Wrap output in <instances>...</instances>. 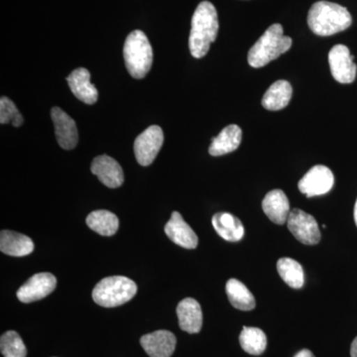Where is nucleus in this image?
Here are the masks:
<instances>
[{"instance_id": "4be33fe9", "label": "nucleus", "mask_w": 357, "mask_h": 357, "mask_svg": "<svg viewBox=\"0 0 357 357\" xmlns=\"http://www.w3.org/2000/svg\"><path fill=\"white\" fill-rule=\"evenodd\" d=\"M227 297L230 304L236 309L241 311H251L256 306V301L253 294L248 290V287L237 279H229L227 286Z\"/></svg>"}, {"instance_id": "f03ea898", "label": "nucleus", "mask_w": 357, "mask_h": 357, "mask_svg": "<svg viewBox=\"0 0 357 357\" xmlns=\"http://www.w3.org/2000/svg\"><path fill=\"white\" fill-rule=\"evenodd\" d=\"M351 23L349 11L345 7L333 2H316L307 14V25L319 36H332L344 31Z\"/></svg>"}, {"instance_id": "f257e3e1", "label": "nucleus", "mask_w": 357, "mask_h": 357, "mask_svg": "<svg viewBox=\"0 0 357 357\" xmlns=\"http://www.w3.org/2000/svg\"><path fill=\"white\" fill-rule=\"evenodd\" d=\"M218 28L215 7L208 1L201 2L192 18L189 47L192 57L201 59L208 54L211 43L217 39Z\"/></svg>"}, {"instance_id": "7ed1b4c3", "label": "nucleus", "mask_w": 357, "mask_h": 357, "mask_svg": "<svg viewBox=\"0 0 357 357\" xmlns=\"http://www.w3.org/2000/svg\"><path fill=\"white\" fill-rule=\"evenodd\" d=\"M292 43V39L284 35L283 26L271 25L249 50L248 64L255 69L264 67L290 50Z\"/></svg>"}, {"instance_id": "4468645a", "label": "nucleus", "mask_w": 357, "mask_h": 357, "mask_svg": "<svg viewBox=\"0 0 357 357\" xmlns=\"http://www.w3.org/2000/svg\"><path fill=\"white\" fill-rule=\"evenodd\" d=\"M165 234L170 241L181 248L195 249L198 246V236L178 211H174L170 220L167 222Z\"/></svg>"}, {"instance_id": "b1692460", "label": "nucleus", "mask_w": 357, "mask_h": 357, "mask_svg": "<svg viewBox=\"0 0 357 357\" xmlns=\"http://www.w3.org/2000/svg\"><path fill=\"white\" fill-rule=\"evenodd\" d=\"M277 270L282 280L294 289H300L304 286L305 274L302 265L292 258H281L277 262Z\"/></svg>"}, {"instance_id": "1a4fd4ad", "label": "nucleus", "mask_w": 357, "mask_h": 357, "mask_svg": "<svg viewBox=\"0 0 357 357\" xmlns=\"http://www.w3.org/2000/svg\"><path fill=\"white\" fill-rule=\"evenodd\" d=\"M335 177L331 169L324 165L312 167L298 183V188L307 198L321 196L333 189Z\"/></svg>"}, {"instance_id": "20e7f679", "label": "nucleus", "mask_w": 357, "mask_h": 357, "mask_svg": "<svg viewBox=\"0 0 357 357\" xmlns=\"http://www.w3.org/2000/svg\"><path fill=\"white\" fill-rule=\"evenodd\" d=\"M126 69L134 79H143L152 67L153 50L146 35L141 30H134L128 35L123 47Z\"/></svg>"}, {"instance_id": "9d476101", "label": "nucleus", "mask_w": 357, "mask_h": 357, "mask_svg": "<svg viewBox=\"0 0 357 357\" xmlns=\"http://www.w3.org/2000/svg\"><path fill=\"white\" fill-rule=\"evenodd\" d=\"M56 286H57V279L53 274L44 272V273L33 275L31 278L28 279L18 289V300L25 304L36 302L53 292Z\"/></svg>"}, {"instance_id": "aec40b11", "label": "nucleus", "mask_w": 357, "mask_h": 357, "mask_svg": "<svg viewBox=\"0 0 357 357\" xmlns=\"http://www.w3.org/2000/svg\"><path fill=\"white\" fill-rule=\"evenodd\" d=\"M213 229L218 236L229 241L236 243L241 241L244 236V227L241 220L229 213H215L211 220Z\"/></svg>"}, {"instance_id": "423d86ee", "label": "nucleus", "mask_w": 357, "mask_h": 357, "mask_svg": "<svg viewBox=\"0 0 357 357\" xmlns=\"http://www.w3.org/2000/svg\"><path fill=\"white\" fill-rule=\"evenodd\" d=\"M163 143V130L158 126H149L139 134L134 141V154L138 163L144 167L151 165Z\"/></svg>"}, {"instance_id": "9b49d317", "label": "nucleus", "mask_w": 357, "mask_h": 357, "mask_svg": "<svg viewBox=\"0 0 357 357\" xmlns=\"http://www.w3.org/2000/svg\"><path fill=\"white\" fill-rule=\"evenodd\" d=\"M51 117L58 144L65 150L74 149L79 141L76 122L60 107L52 109Z\"/></svg>"}, {"instance_id": "a211bd4d", "label": "nucleus", "mask_w": 357, "mask_h": 357, "mask_svg": "<svg viewBox=\"0 0 357 357\" xmlns=\"http://www.w3.org/2000/svg\"><path fill=\"white\" fill-rule=\"evenodd\" d=\"M243 140V130L236 124H230L211 139L208 153L211 156H222L236 151Z\"/></svg>"}, {"instance_id": "0eeeda50", "label": "nucleus", "mask_w": 357, "mask_h": 357, "mask_svg": "<svg viewBox=\"0 0 357 357\" xmlns=\"http://www.w3.org/2000/svg\"><path fill=\"white\" fill-rule=\"evenodd\" d=\"M287 225L291 234L303 244L314 245L321 241V230L316 218L304 211L299 208L291 211Z\"/></svg>"}, {"instance_id": "6ab92c4d", "label": "nucleus", "mask_w": 357, "mask_h": 357, "mask_svg": "<svg viewBox=\"0 0 357 357\" xmlns=\"http://www.w3.org/2000/svg\"><path fill=\"white\" fill-rule=\"evenodd\" d=\"M0 250L6 255L22 257L34 250V243L30 237L11 230H2L0 234Z\"/></svg>"}, {"instance_id": "a878e982", "label": "nucleus", "mask_w": 357, "mask_h": 357, "mask_svg": "<svg viewBox=\"0 0 357 357\" xmlns=\"http://www.w3.org/2000/svg\"><path fill=\"white\" fill-rule=\"evenodd\" d=\"M0 349L4 357H26L27 356V349L22 338L14 331H9L1 335Z\"/></svg>"}, {"instance_id": "2eb2a0df", "label": "nucleus", "mask_w": 357, "mask_h": 357, "mask_svg": "<svg viewBox=\"0 0 357 357\" xmlns=\"http://www.w3.org/2000/svg\"><path fill=\"white\" fill-rule=\"evenodd\" d=\"M68 84L72 93L81 102L86 105H93L98 98V91L95 84H91V74L84 68L73 70L67 77Z\"/></svg>"}, {"instance_id": "412c9836", "label": "nucleus", "mask_w": 357, "mask_h": 357, "mask_svg": "<svg viewBox=\"0 0 357 357\" xmlns=\"http://www.w3.org/2000/svg\"><path fill=\"white\" fill-rule=\"evenodd\" d=\"M292 86L289 82L284 79L275 82L263 96V107L271 112L285 109L292 98Z\"/></svg>"}, {"instance_id": "bb28decb", "label": "nucleus", "mask_w": 357, "mask_h": 357, "mask_svg": "<svg viewBox=\"0 0 357 357\" xmlns=\"http://www.w3.org/2000/svg\"><path fill=\"white\" fill-rule=\"evenodd\" d=\"M0 123H13L14 128H20L23 123L22 115L7 96H1L0 100Z\"/></svg>"}, {"instance_id": "cd10ccee", "label": "nucleus", "mask_w": 357, "mask_h": 357, "mask_svg": "<svg viewBox=\"0 0 357 357\" xmlns=\"http://www.w3.org/2000/svg\"><path fill=\"white\" fill-rule=\"evenodd\" d=\"M294 357H314V356L309 349H303V351L298 352Z\"/></svg>"}, {"instance_id": "f3484780", "label": "nucleus", "mask_w": 357, "mask_h": 357, "mask_svg": "<svg viewBox=\"0 0 357 357\" xmlns=\"http://www.w3.org/2000/svg\"><path fill=\"white\" fill-rule=\"evenodd\" d=\"M262 208L272 222L284 225L290 215V203L285 192L282 190H272L263 199Z\"/></svg>"}, {"instance_id": "ddd939ff", "label": "nucleus", "mask_w": 357, "mask_h": 357, "mask_svg": "<svg viewBox=\"0 0 357 357\" xmlns=\"http://www.w3.org/2000/svg\"><path fill=\"white\" fill-rule=\"evenodd\" d=\"M140 344L150 357H171L175 351L177 340L169 331H157L143 335Z\"/></svg>"}, {"instance_id": "f8f14e48", "label": "nucleus", "mask_w": 357, "mask_h": 357, "mask_svg": "<svg viewBox=\"0 0 357 357\" xmlns=\"http://www.w3.org/2000/svg\"><path fill=\"white\" fill-rule=\"evenodd\" d=\"M91 172L107 187L115 189L124 182L123 171L119 162L107 155H100L93 159Z\"/></svg>"}, {"instance_id": "c85d7f7f", "label": "nucleus", "mask_w": 357, "mask_h": 357, "mask_svg": "<svg viewBox=\"0 0 357 357\" xmlns=\"http://www.w3.org/2000/svg\"><path fill=\"white\" fill-rule=\"evenodd\" d=\"M351 356V357H357V337L352 342Z\"/></svg>"}, {"instance_id": "dca6fc26", "label": "nucleus", "mask_w": 357, "mask_h": 357, "mask_svg": "<svg viewBox=\"0 0 357 357\" xmlns=\"http://www.w3.org/2000/svg\"><path fill=\"white\" fill-rule=\"evenodd\" d=\"M177 316L181 330L189 333H198L203 326V312L198 301L185 298L177 307Z\"/></svg>"}, {"instance_id": "5701e85b", "label": "nucleus", "mask_w": 357, "mask_h": 357, "mask_svg": "<svg viewBox=\"0 0 357 357\" xmlns=\"http://www.w3.org/2000/svg\"><path fill=\"white\" fill-rule=\"evenodd\" d=\"M86 225L96 234L103 236H112L119 229V218L112 211L100 210L89 213L86 218Z\"/></svg>"}, {"instance_id": "c756f323", "label": "nucleus", "mask_w": 357, "mask_h": 357, "mask_svg": "<svg viewBox=\"0 0 357 357\" xmlns=\"http://www.w3.org/2000/svg\"><path fill=\"white\" fill-rule=\"evenodd\" d=\"M354 220H356V223L357 225V199H356V206H354Z\"/></svg>"}, {"instance_id": "6e6552de", "label": "nucleus", "mask_w": 357, "mask_h": 357, "mask_svg": "<svg viewBox=\"0 0 357 357\" xmlns=\"http://www.w3.org/2000/svg\"><path fill=\"white\" fill-rule=\"evenodd\" d=\"M354 56L344 45H335L328 53L331 72L340 84H351L356 79L357 67Z\"/></svg>"}, {"instance_id": "393cba45", "label": "nucleus", "mask_w": 357, "mask_h": 357, "mask_svg": "<svg viewBox=\"0 0 357 357\" xmlns=\"http://www.w3.org/2000/svg\"><path fill=\"white\" fill-rule=\"evenodd\" d=\"M239 342L244 351L251 356H260L266 349L267 337L260 328L244 326Z\"/></svg>"}, {"instance_id": "39448f33", "label": "nucleus", "mask_w": 357, "mask_h": 357, "mask_svg": "<svg viewBox=\"0 0 357 357\" xmlns=\"http://www.w3.org/2000/svg\"><path fill=\"white\" fill-rule=\"evenodd\" d=\"M136 292L135 282L128 277H107L96 284L93 291V299L102 307H119L132 299Z\"/></svg>"}]
</instances>
